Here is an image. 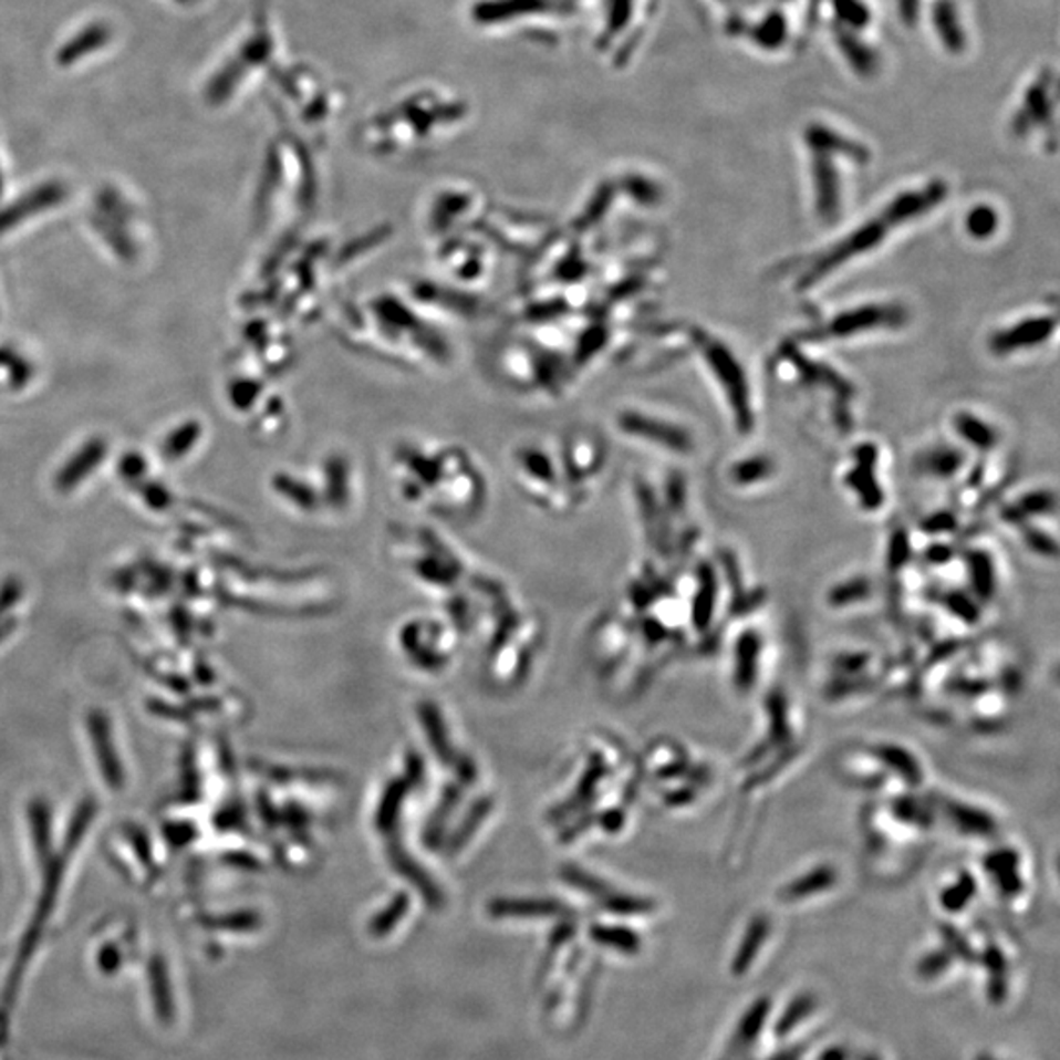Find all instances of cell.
<instances>
[{
  "label": "cell",
  "instance_id": "1f68e13d",
  "mask_svg": "<svg viewBox=\"0 0 1060 1060\" xmlns=\"http://www.w3.org/2000/svg\"><path fill=\"white\" fill-rule=\"evenodd\" d=\"M950 557H953V548L945 547V544H933V547L927 548V558L935 564L947 562Z\"/></svg>",
  "mask_w": 1060,
  "mask_h": 1060
},
{
  "label": "cell",
  "instance_id": "277c9868",
  "mask_svg": "<svg viewBox=\"0 0 1060 1060\" xmlns=\"http://www.w3.org/2000/svg\"><path fill=\"white\" fill-rule=\"evenodd\" d=\"M1054 331H1057L1054 316L1026 319L1009 329L996 332L990 339V350L998 356H1006L1019 350L1035 349L1051 339Z\"/></svg>",
  "mask_w": 1060,
  "mask_h": 1060
},
{
  "label": "cell",
  "instance_id": "30bf717a",
  "mask_svg": "<svg viewBox=\"0 0 1060 1060\" xmlns=\"http://www.w3.org/2000/svg\"><path fill=\"white\" fill-rule=\"evenodd\" d=\"M760 636L755 631L742 633L737 641V664H735V682L745 692L755 686L758 674V658H760Z\"/></svg>",
  "mask_w": 1060,
  "mask_h": 1060
},
{
  "label": "cell",
  "instance_id": "9a60e30c",
  "mask_svg": "<svg viewBox=\"0 0 1060 1060\" xmlns=\"http://www.w3.org/2000/svg\"><path fill=\"white\" fill-rule=\"evenodd\" d=\"M956 433L966 443L978 448L980 453H988L998 444V433L991 428L983 418L970 415V413H958L955 417Z\"/></svg>",
  "mask_w": 1060,
  "mask_h": 1060
},
{
  "label": "cell",
  "instance_id": "4316f807",
  "mask_svg": "<svg viewBox=\"0 0 1060 1060\" xmlns=\"http://www.w3.org/2000/svg\"><path fill=\"white\" fill-rule=\"evenodd\" d=\"M945 603H947V607L955 613L956 617L963 619L966 623H974V621L978 619L976 603H974L968 595H965V593H960V591L947 593V595H945Z\"/></svg>",
  "mask_w": 1060,
  "mask_h": 1060
},
{
  "label": "cell",
  "instance_id": "4fadbf2b",
  "mask_svg": "<svg viewBox=\"0 0 1060 1060\" xmlns=\"http://www.w3.org/2000/svg\"><path fill=\"white\" fill-rule=\"evenodd\" d=\"M948 819L955 823L965 834H976V836H990L996 831V821L991 819L990 813L983 809L973 808V806H963L956 801L947 803Z\"/></svg>",
  "mask_w": 1060,
  "mask_h": 1060
},
{
  "label": "cell",
  "instance_id": "d6986e66",
  "mask_svg": "<svg viewBox=\"0 0 1060 1060\" xmlns=\"http://www.w3.org/2000/svg\"><path fill=\"white\" fill-rule=\"evenodd\" d=\"M808 144H811V148L818 149L819 154L841 152V154H846L851 159L861 162V164L869 159L866 149L856 146V144H851L849 139L839 138L834 132L827 131V128H811L808 132Z\"/></svg>",
  "mask_w": 1060,
  "mask_h": 1060
},
{
  "label": "cell",
  "instance_id": "9c48e42d",
  "mask_svg": "<svg viewBox=\"0 0 1060 1060\" xmlns=\"http://www.w3.org/2000/svg\"><path fill=\"white\" fill-rule=\"evenodd\" d=\"M986 872L990 874L996 887H1000L1001 894L1008 897H1016L1023 890V880L1019 874V856L1011 849H1000L988 854Z\"/></svg>",
  "mask_w": 1060,
  "mask_h": 1060
},
{
  "label": "cell",
  "instance_id": "d4e9b609",
  "mask_svg": "<svg viewBox=\"0 0 1060 1060\" xmlns=\"http://www.w3.org/2000/svg\"><path fill=\"white\" fill-rule=\"evenodd\" d=\"M869 591L870 585L866 580H851V582L836 585V588L831 591L829 600H831L833 605H849V603H852V601H859L862 600V597H866V595H869Z\"/></svg>",
  "mask_w": 1060,
  "mask_h": 1060
},
{
  "label": "cell",
  "instance_id": "ba28073f",
  "mask_svg": "<svg viewBox=\"0 0 1060 1060\" xmlns=\"http://www.w3.org/2000/svg\"><path fill=\"white\" fill-rule=\"evenodd\" d=\"M813 177H815V200H818L819 217L823 220H833L839 212V175L833 164L829 162L827 154H819L813 164Z\"/></svg>",
  "mask_w": 1060,
  "mask_h": 1060
},
{
  "label": "cell",
  "instance_id": "8fae6325",
  "mask_svg": "<svg viewBox=\"0 0 1060 1060\" xmlns=\"http://www.w3.org/2000/svg\"><path fill=\"white\" fill-rule=\"evenodd\" d=\"M697 593L694 600V625L697 631H705L713 619V609L717 603V575L709 564L699 565L697 572Z\"/></svg>",
  "mask_w": 1060,
  "mask_h": 1060
},
{
  "label": "cell",
  "instance_id": "8992f818",
  "mask_svg": "<svg viewBox=\"0 0 1060 1060\" xmlns=\"http://www.w3.org/2000/svg\"><path fill=\"white\" fill-rule=\"evenodd\" d=\"M947 197V187L943 183H931L929 187H925L923 191H910L902 193L897 195L890 205H887L886 210L880 215V217L886 220L890 228L897 227V225H904L907 220H912L915 217H922L925 212H929L933 207H937L941 200Z\"/></svg>",
  "mask_w": 1060,
  "mask_h": 1060
},
{
  "label": "cell",
  "instance_id": "7a4b0ae2",
  "mask_svg": "<svg viewBox=\"0 0 1060 1060\" xmlns=\"http://www.w3.org/2000/svg\"><path fill=\"white\" fill-rule=\"evenodd\" d=\"M890 225L884 218L879 217L862 225L859 230L846 236L843 242L836 243L831 250H827L811 268H809L800 279V289L813 288L821 279L831 276L834 270H839L843 263L851 261L852 258H859L862 253L874 250L876 246L884 242Z\"/></svg>",
  "mask_w": 1060,
  "mask_h": 1060
},
{
  "label": "cell",
  "instance_id": "ac0fdd59",
  "mask_svg": "<svg viewBox=\"0 0 1060 1060\" xmlns=\"http://www.w3.org/2000/svg\"><path fill=\"white\" fill-rule=\"evenodd\" d=\"M768 931H770V923H768L766 917H757L755 922L750 923L747 935H745V939H742V945H740L739 950H737V956H735L732 973L739 974L740 976V974L747 970L748 966L755 963L758 950L765 945L766 937H768Z\"/></svg>",
  "mask_w": 1060,
  "mask_h": 1060
},
{
  "label": "cell",
  "instance_id": "5b68a950",
  "mask_svg": "<svg viewBox=\"0 0 1060 1060\" xmlns=\"http://www.w3.org/2000/svg\"><path fill=\"white\" fill-rule=\"evenodd\" d=\"M856 466L846 476V484L861 499L862 507L869 511H876L884 503V491L880 489L879 479L874 476V468L879 461V450L874 444H861L854 450Z\"/></svg>",
  "mask_w": 1060,
  "mask_h": 1060
},
{
  "label": "cell",
  "instance_id": "ffe728a7",
  "mask_svg": "<svg viewBox=\"0 0 1060 1060\" xmlns=\"http://www.w3.org/2000/svg\"><path fill=\"white\" fill-rule=\"evenodd\" d=\"M965 466V454L956 448H937L923 458V468L937 478H953Z\"/></svg>",
  "mask_w": 1060,
  "mask_h": 1060
},
{
  "label": "cell",
  "instance_id": "4dcf8cb0",
  "mask_svg": "<svg viewBox=\"0 0 1060 1060\" xmlns=\"http://www.w3.org/2000/svg\"><path fill=\"white\" fill-rule=\"evenodd\" d=\"M947 966L948 956L945 955V953H937V955L933 953V955L925 956V958H923L919 970H922L925 976H935V974L943 973Z\"/></svg>",
  "mask_w": 1060,
  "mask_h": 1060
},
{
  "label": "cell",
  "instance_id": "f1b7e54d",
  "mask_svg": "<svg viewBox=\"0 0 1060 1060\" xmlns=\"http://www.w3.org/2000/svg\"><path fill=\"white\" fill-rule=\"evenodd\" d=\"M834 4H836V12H839L846 22H851L854 27L866 24V20H869L866 10H864V7H861L856 0H836Z\"/></svg>",
  "mask_w": 1060,
  "mask_h": 1060
},
{
  "label": "cell",
  "instance_id": "6da1fadb",
  "mask_svg": "<svg viewBox=\"0 0 1060 1060\" xmlns=\"http://www.w3.org/2000/svg\"><path fill=\"white\" fill-rule=\"evenodd\" d=\"M699 346L704 350L705 362L711 367L713 374L717 375L723 392L729 399L739 433L748 435L755 428V413L742 365L723 342L709 339L707 334H699Z\"/></svg>",
  "mask_w": 1060,
  "mask_h": 1060
},
{
  "label": "cell",
  "instance_id": "7c38bea8",
  "mask_svg": "<svg viewBox=\"0 0 1060 1060\" xmlns=\"http://www.w3.org/2000/svg\"><path fill=\"white\" fill-rule=\"evenodd\" d=\"M874 757L879 758L882 765L892 768V772L897 773L902 780L907 783H919L923 780L922 765L913 758L910 750L895 745H880L874 748Z\"/></svg>",
  "mask_w": 1060,
  "mask_h": 1060
},
{
  "label": "cell",
  "instance_id": "e0dca14e",
  "mask_svg": "<svg viewBox=\"0 0 1060 1060\" xmlns=\"http://www.w3.org/2000/svg\"><path fill=\"white\" fill-rule=\"evenodd\" d=\"M836 882V872L831 866H819L803 874L801 879L791 882L790 886L783 887L782 895L786 900H803L809 895L819 894L823 890H829Z\"/></svg>",
  "mask_w": 1060,
  "mask_h": 1060
},
{
  "label": "cell",
  "instance_id": "52a82bcc",
  "mask_svg": "<svg viewBox=\"0 0 1060 1060\" xmlns=\"http://www.w3.org/2000/svg\"><path fill=\"white\" fill-rule=\"evenodd\" d=\"M625 426L631 433L651 438L654 443L662 444L664 448H669L674 453H689L694 448L692 436L687 435L684 428L669 425V423L641 417V415H631V417L625 418Z\"/></svg>",
  "mask_w": 1060,
  "mask_h": 1060
},
{
  "label": "cell",
  "instance_id": "3957f363",
  "mask_svg": "<svg viewBox=\"0 0 1060 1060\" xmlns=\"http://www.w3.org/2000/svg\"><path fill=\"white\" fill-rule=\"evenodd\" d=\"M907 321L905 309L897 304H864L846 313L836 314L827 326V334L834 339H849L872 329H895Z\"/></svg>",
  "mask_w": 1060,
  "mask_h": 1060
},
{
  "label": "cell",
  "instance_id": "f546056e",
  "mask_svg": "<svg viewBox=\"0 0 1060 1060\" xmlns=\"http://www.w3.org/2000/svg\"><path fill=\"white\" fill-rule=\"evenodd\" d=\"M956 524H958V521H956L955 515L943 511V513L927 517V519L923 521V529L927 530V532H933V534H939V532H950V530H955Z\"/></svg>",
  "mask_w": 1060,
  "mask_h": 1060
},
{
  "label": "cell",
  "instance_id": "cb8c5ba5",
  "mask_svg": "<svg viewBox=\"0 0 1060 1060\" xmlns=\"http://www.w3.org/2000/svg\"><path fill=\"white\" fill-rule=\"evenodd\" d=\"M811 1011H813V1000L808 998V996H801V998H798V1000L791 1004L790 1008L786 1009V1014H783L782 1019H780V1023L776 1027V1033L782 1035V1037L783 1035L790 1033L791 1029L798 1026L801 1019L808 1016V1014H811Z\"/></svg>",
  "mask_w": 1060,
  "mask_h": 1060
},
{
  "label": "cell",
  "instance_id": "83f0119b",
  "mask_svg": "<svg viewBox=\"0 0 1060 1060\" xmlns=\"http://www.w3.org/2000/svg\"><path fill=\"white\" fill-rule=\"evenodd\" d=\"M1023 539H1026L1027 547H1031V550L1037 554L1057 557V542L1043 530L1023 527Z\"/></svg>",
  "mask_w": 1060,
  "mask_h": 1060
},
{
  "label": "cell",
  "instance_id": "5bb4252c",
  "mask_svg": "<svg viewBox=\"0 0 1060 1060\" xmlns=\"http://www.w3.org/2000/svg\"><path fill=\"white\" fill-rule=\"evenodd\" d=\"M1054 507H1057L1054 493H1051V491H1031L1016 503L1006 507L1001 511V517H1004V521L1011 522V524H1023L1029 517H1035V515L1052 513Z\"/></svg>",
  "mask_w": 1060,
  "mask_h": 1060
},
{
  "label": "cell",
  "instance_id": "2e32d148",
  "mask_svg": "<svg viewBox=\"0 0 1060 1060\" xmlns=\"http://www.w3.org/2000/svg\"><path fill=\"white\" fill-rule=\"evenodd\" d=\"M968 574L973 580V588L980 600H990L996 591V568L988 552L974 548L968 552Z\"/></svg>",
  "mask_w": 1060,
  "mask_h": 1060
},
{
  "label": "cell",
  "instance_id": "603a6c76",
  "mask_svg": "<svg viewBox=\"0 0 1060 1060\" xmlns=\"http://www.w3.org/2000/svg\"><path fill=\"white\" fill-rule=\"evenodd\" d=\"M772 471V461L765 458V456H757V458L740 460L739 464L732 468L730 476L735 479V484H739V486H750V484H758V481L768 478Z\"/></svg>",
  "mask_w": 1060,
  "mask_h": 1060
},
{
  "label": "cell",
  "instance_id": "44dd1931",
  "mask_svg": "<svg viewBox=\"0 0 1060 1060\" xmlns=\"http://www.w3.org/2000/svg\"><path fill=\"white\" fill-rule=\"evenodd\" d=\"M998 225H1000L998 212L988 205L976 207L966 217V230L976 240H988L998 230Z\"/></svg>",
  "mask_w": 1060,
  "mask_h": 1060
},
{
  "label": "cell",
  "instance_id": "7402d4cb",
  "mask_svg": "<svg viewBox=\"0 0 1060 1060\" xmlns=\"http://www.w3.org/2000/svg\"><path fill=\"white\" fill-rule=\"evenodd\" d=\"M976 894V882L970 874H960V879L953 886L945 887L941 895V904L950 913H958L970 904Z\"/></svg>",
  "mask_w": 1060,
  "mask_h": 1060
},
{
  "label": "cell",
  "instance_id": "484cf974",
  "mask_svg": "<svg viewBox=\"0 0 1060 1060\" xmlns=\"http://www.w3.org/2000/svg\"><path fill=\"white\" fill-rule=\"evenodd\" d=\"M912 554V544H910V534L907 530H895L890 540V552H887V564L892 570L904 568L907 558Z\"/></svg>",
  "mask_w": 1060,
  "mask_h": 1060
},
{
  "label": "cell",
  "instance_id": "d6a6232c",
  "mask_svg": "<svg viewBox=\"0 0 1060 1060\" xmlns=\"http://www.w3.org/2000/svg\"><path fill=\"white\" fill-rule=\"evenodd\" d=\"M983 1060H990V1059H983Z\"/></svg>",
  "mask_w": 1060,
  "mask_h": 1060
}]
</instances>
